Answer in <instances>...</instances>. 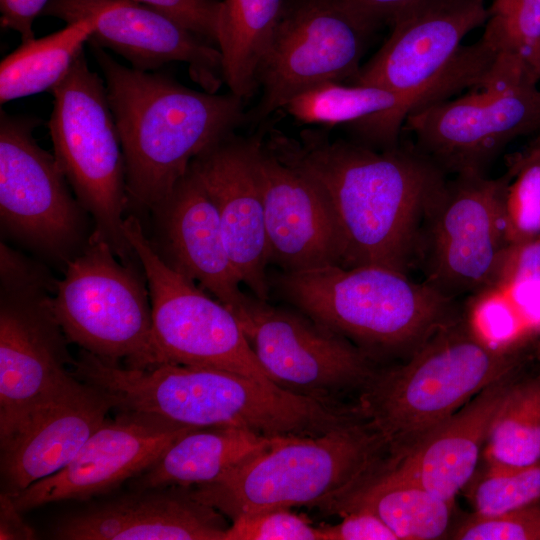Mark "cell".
<instances>
[{
  "mask_svg": "<svg viewBox=\"0 0 540 540\" xmlns=\"http://www.w3.org/2000/svg\"><path fill=\"white\" fill-rule=\"evenodd\" d=\"M282 162L320 191L338 225L343 267L377 265L407 274L417 262L427 212L446 173L416 146L383 148L331 140L321 130L263 138Z\"/></svg>",
  "mask_w": 540,
  "mask_h": 540,
  "instance_id": "6da1fadb",
  "label": "cell"
},
{
  "mask_svg": "<svg viewBox=\"0 0 540 540\" xmlns=\"http://www.w3.org/2000/svg\"><path fill=\"white\" fill-rule=\"evenodd\" d=\"M77 375L111 392L117 411L151 414L182 426L234 427L269 438L318 436L357 417L354 407L215 368L162 363L135 369L86 353Z\"/></svg>",
  "mask_w": 540,
  "mask_h": 540,
  "instance_id": "7a4b0ae2",
  "label": "cell"
},
{
  "mask_svg": "<svg viewBox=\"0 0 540 540\" xmlns=\"http://www.w3.org/2000/svg\"><path fill=\"white\" fill-rule=\"evenodd\" d=\"M105 81L125 158L128 207L150 211L191 161L246 120L244 100L127 67L87 42Z\"/></svg>",
  "mask_w": 540,
  "mask_h": 540,
  "instance_id": "3957f363",
  "label": "cell"
},
{
  "mask_svg": "<svg viewBox=\"0 0 540 540\" xmlns=\"http://www.w3.org/2000/svg\"><path fill=\"white\" fill-rule=\"evenodd\" d=\"M525 349L495 348L457 319L441 327L398 367L377 371L356 405L402 456L480 391L522 369Z\"/></svg>",
  "mask_w": 540,
  "mask_h": 540,
  "instance_id": "277c9868",
  "label": "cell"
},
{
  "mask_svg": "<svg viewBox=\"0 0 540 540\" xmlns=\"http://www.w3.org/2000/svg\"><path fill=\"white\" fill-rule=\"evenodd\" d=\"M270 293L371 356L410 352L455 320L453 298L377 265L268 272Z\"/></svg>",
  "mask_w": 540,
  "mask_h": 540,
  "instance_id": "5b68a950",
  "label": "cell"
},
{
  "mask_svg": "<svg viewBox=\"0 0 540 540\" xmlns=\"http://www.w3.org/2000/svg\"><path fill=\"white\" fill-rule=\"evenodd\" d=\"M389 454L362 415L318 436L278 437L194 495L232 520L295 506L322 507L373 471Z\"/></svg>",
  "mask_w": 540,
  "mask_h": 540,
  "instance_id": "8992f818",
  "label": "cell"
},
{
  "mask_svg": "<svg viewBox=\"0 0 540 540\" xmlns=\"http://www.w3.org/2000/svg\"><path fill=\"white\" fill-rule=\"evenodd\" d=\"M56 282L43 264L1 242L0 445L80 383L53 307Z\"/></svg>",
  "mask_w": 540,
  "mask_h": 540,
  "instance_id": "52a82bcc",
  "label": "cell"
},
{
  "mask_svg": "<svg viewBox=\"0 0 540 540\" xmlns=\"http://www.w3.org/2000/svg\"><path fill=\"white\" fill-rule=\"evenodd\" d=\"M48 121L55 159L94 232L125 264H141L123 229L128 208L125 158L104 79L82 51L50 90Z\"/></svg>",
  "mask_w": 540,
  "mask_h": 540,
  "instance_id": "ba28073f",
  "label": "cell"
},
{
  "mask_svg": "<svg viewBox=\"0 0 540 540\" xmlns=\"http://www.w3.org/2000/svg\"><path fill=\"white\" fill-rule=\"evenodd\" d=\"M53 307L69 343L128 368L157 365L142 265L123 263L96 232L63 268Z\"/></svg>",
  "mask_w": 540,
  "mask_h": 540,
  "instance_id": "9c48e42d",
  "label": "cell"
},
{
  "mask_svg": "<svg viewBox=\"0 0 540 540\" xmlns=\"http://www.w3.org/2000/svg\"><path fill=\"white\" fill-rule=\"evenodd\" d=\"M123 229L146 276L157 365L215 368L275 385L257 360L236 316L159 257L138 216L127 215Z\"/></svg>",
  "mask_w": 540,
  "mask_h": 540,
  "instance_id": "30bf717a",
  "label": "cell"
},
{
  "mask_svg": "<svg viewBox=\"0 0 540 540\" xmlns=\"http://www.w3.org/2000/svg\"><path fill=\"white\" fill-rule=\"evenodd\" d=\"M40 121L0 110V221L16 242L61 266L87 243L88 212L54 154L40 147Z\"/></svg>",
  "mask_w": 540,
  "mask_h": 540,
  "instance_id": "8fae6325",
  "label": "cell"
},
{
  "mask_svg": "<svg viewBox=\"0 0 540 540\" xmlns=\"http://www.w3.org/2000/svg\"><path fill=\"white\" fill-rule=\"evenodd\" d=\"M374 30L346 0H286L258 69L262 95L246 120L262 121L318 83L352 80Z\"/></svg>",
  "mask_w": 540,
  "mask_h": 540,
  "instance_id": "7c38bea8",
  "label": "cell"
},
{
  "mask_svg": "<svg viewBox=\"0 0 540 540\" xmlns=\"http://www.w3.org/2000/svg\"><path fill=\"white\" fill-rule=\"evenodd\" d=\"M510 174H456L427 212L417 262L426 283L454 298L492 284L507 240L504 196Z\"/></svg>",
  "mask_w": 540,
  "mask_h": 540,
  "instance_id": "4fadbf2b",
  "label": "cell"
},
{
  "mask_svg": "<svg viewBox=\"0 0 540 540\" xmlns=\"http://www.w3.org/2000/svg\"><path fill=\"white\" fill-rule=\"evenodd\" d=\"M236 318L269 379L285 391L338 403L337 396L361 391L377 372L369 353L294 307L251 294Z\"/></svg>",
  "mask_w": 540,
  "mask_h": 540,
  "instance_id": "5bb4252c",
  "label": "cell"
},
{
  "mask_svg": "<svg viewBox=\"0 0 540 540\" xmlns=\"http://www.w3.org/2000/svg\"><path fill=\"white\" fill-rule=\"evenodd\" d=\"M528 75L426 105L403 124L445 173H481L518 137L540 130V90Z\"/></svg>",
  "mask_w": 540,
  "mask_h": 540,
  "instance_id": "9a60e30c",
  "label": "cell"
},
{
  "mask_svg": "<svg viewBox=\"0 0 540 540\" xmlns=\"http://www.w3.org/2000/svg\"><path fill=\"white\" fill-rule=\"evenodd\" d=\"M193 429L151 414L118 410L63 469L11 497L23 513L49 503L106 496L151 467Z\"/></svg>",
  "mask_w": 540,
  "mask_h": 540,
  "instance_id": "2e32d148",
  "label": "cell"
},
{
  "mask_svg": "<svg viewBox=\"0 0 540 540\" xmlns=\"http://www.w3.org/2000/svg\"><path fill=\"white\" fill-rule=\"evenodd\" d=\"M41 16L66 24L91 18L94 31L88 42L117 53L134 69L156 72L181 62L205 91L216 93L224 82L217 46L136 0H51Z\"/></svg>",
  "mask_w": 540,
  "mask_h": 540,
  "instance_id": "e0dca14e",
  "label": "cell"
},
{
  "mask_svg": "<svg viewBox=\"0 0 540 540\" xmlns=\"http://www.w3.org/2000/svg\"><path fill=\"white\" fill-rule=\"evenodd\" d=\"M66 514L51 527L59 540H225V515L191 487L129 488Z\"/></svg>",
  "mask_w": 540,
  "mask_h": 540,
  "instance_id": "ac0fdd59",
  "label": "cell"
},
{
  "mask_svg": "<svg viewBox=\"0 0 540 540\" xmlns=\"http://www.w3.org/2000/svg\"><path fill=\"white\" fill-rule=\"evenodd\" d=\"M262 137L232 132L190 163L213 202L224 240L242 282L251 294L269 301L268 246L264 205L255 167Z\"/></svg>",
  "mask_w": 540,
  "mask_h": 540,
  "instance_id": "d6986e66",
  "label": "cell"
},
{
  "mask_svg": "<svg viewBox=\"0 0 540 540\" xmlns=\"http://www.w3.org/2000/svg\"><path fill=\"white\" fill-rule=\"evenodd\" d=\"M149 212L148 239L159 257L239 316L251 295L241 289L217 210L193 171L188 168Z\"/></svg>",
  "mask_w": 540,
  "mask_h": 540,
  "instance_id": "ffe728a7",
  "label": "cell"
},
{
  "mask_svg": "<svg viewBox=\"0 0 540 540\" xmlns=\"http://www.w3.org/2000/svg\"><path fill=\"white\" fill-rule=\"evenodd\" d=\"M264 205L269 264L299 272L344 264L336 220L317 187L264 144L255 154Z\"/></svg>",
  "mask_w": 540,
  "mask_h": 540,
  "instance_id": "44dd1931",
  "label": "cell"
},
{
  "mask_svg": "<svg viewBox=\"0 0 540 540\" xmlns=\"http://www.w3.org/2000/svg\"><path fill=\"white\" fill-rule=\"evenodd\" d=\"M486 0H436L397 20L377 53L351 80L413 94L437 81L462 40L487 20Z\"/></svg>",
  "mask_w": 540,
  "mask_h": 540,
  "instance_id": "7402d4cb",
  "label": "cell"
},
{
  "mask_svg": "<svg viewBox=\"0 0 540 540\" xmlns=\"http://www.w3.org/2000/svg\"><path fill=\"white\" fill-rule=\"evenodd\" d=\"M116 408L111 392L80 380L0 445L2 492L14 496L63 469Z\"/></svg>",
  "mask_w": 540,
  "mask_h": 540,
  "instance_id": "603a6c76",
  "label": "cell"
},
{
  "mask_svg": "<svg viewBox=\"0 0 540 540\" xmlns=\"http://www.w3.org/2000/svg\"><path fill=\"white\" fill-rule=\"evenodd\" d=\"M520 370L488 385L412 450L388 455L389 461L437 497L454 503L477 471L492 420Z\"/></svg>",
  "mask_w": 540,
  "mask_h": 540,
  "instance_id": "cb8c5ba5",
  "label": "cell"
},
{
  "mask_svg": "<svg viewBox=\"0 0 540 540\" xmlns=\"http://www.w3.org/2000/svg\"><path fill=\"white\" fill-rule=\"evenodd\" d=\"M452 502L443 500L384 460L358 483L319 509L343 516L366 510L381 519L397 540L447 538Z\"/></svg>",
  "mask_w": 540,
  "mask_h": 540,
  "instance_id": "d4e9b609",
  "label": "cell"
},
{
  "mask_svg": "<svg viewBox=\"0 0 540 540\" xmlns=\"http://www.w3.org/2000/svg\"><path fill=\"white\" fill-rule=\"evenodd\" d=\"M276 438L234 427L196 428L173 442L151 467L131 479L128 487L212 483L269 447Z\"/></svg>",
  "mask_w": 540,
  "mask_h": 540,
  "instance_id": "484cf974",
  "label": "cell"
},
{
  "mask_svg": "<svg viewBox=\"0 0 540 540\" xmlns=\"http://www.w3.org/2000/svg\"><path fill=\"white\" fill-rule=\"evenodd\" d=\"M286 0H222L217 47L230 92L249 98L258 88L257 73Z\"/></svg>",
  "mask_w": 540,
  "mask_h": 540,
  "instance_id": "4316f807",
  "label": "cell"
},
{
  "mask_svg": "<svg viewBox=\"0 0 540 540\" xmlns=\"http://www.w3.org/2000/svg\"><path fill=\"white\" fill-rule=\"evenodd\" d=\"M94 31L84 18L52 34L21 42L0 64V103L53 89L67 74Z\"/></svg>",
  "mask_w": 540,
  "mask_h": 540,
  "instance_id": "83f0119b",
  "label": "cell"
},
{
  "mask_svg": "<svg viewBox=\"0 0 540 540\" xmlns=\"http://www.w3.org/2000/svg\"><path fill=\"white\" fill-rule=\"evenodd\" d=\"M486 464L525 467L540 463V371L513 378L492 420Z\"/></svg>",
  "mask_w": 540,
  "mask_h": 540,
  "instance_id": "f1b7e54d",
  "label": "cell"
},
{
  "mask_svg": "<svg viewBox=\"0 0 540 540\" xmlns=\"http://www.w3.org/2000/svg\"><path fill=\"white\" fill-rule=\"evenodd\" d=\"M507 171L510 180L503 205L507 243L540 236V136L507 157Z\"/></svg>",
  "mask_w": 540,
  "mask_h": 540,
  "instance_id": "f546056e",
  "label": "cell"
},
{
  "mask_svg": "<svg viewBox=\"0 0 540 540\" xmlns=\"http://www.w3.org/2000/svg\"><path fill=\"white\" fill-rule=\"evenodd\" d=\"M474 513L494 515L540 500V463L513 467L486 464L466 485ZM464 488V489H465Z\"/></svg>",
  "mask_w": 540,
  "mask_h": 540,
  "instance_id": "4dcf8cb0",
  "label": "cell"
},
{
  "mask_svg": "<svg viewBox=\"0 0 540 540\" xmlns=\"http://www.w3.org/2000/svg\"><path fill=\"white\" fill-rule=\"evenodd\" d=\"M487 13L481 40L495 55L515 56L528 65L540 43V0H490Z\"/></svg>",
  "mask_w": 540,
  "mask_h": 540,
  "instance_id": "1f68e13d",
  "label": "cell"
},
{
  "mask_svg": "<svg viewBox=\"0 0 540 540\" xmlns=\"http://www.w3.org/2000/svg\"><path fill=\"white\" fill-rule=\"evenodd\" d=\"M456 540H540V500L494 515L473 513L448 534Z\"/></svg>",
  "mask_w": 540,
  "mask_h": 540,
  "instance_id": "d6a6232c",
  "label": "cell"
},
{
  "mask_svg": "<svg viewBox=\"0 0 540 540\" xmlns=\"http://www.w3.org/2000/svg\"><path fill=\"white\" fill-rule=\"evenodd\" d=\"M225 540H322V537L319 527L290 508H275L232 520Z\"/></svg>",
  "mask_w": 540,
  "mask_h": 540,
  "instance_id": "836d02e7",
  "label": "cell"
},
{
  "mask_svg": "<svg viewBox=\"0 0 540 540\" xmlns=\"http://www.w3.org/2000/svg\"><path fill=\"white\" fill-rule=\"evenodd\" d=\"M148 5L186 29L217 46L221 1L218 0H136Z\"/></svg>",
  "mask_w": 540,
  "mask_h": 540,
  "instance_id": "e575fe53",
  "label": "cell"
},
{
  "mask_svg": "<svg viewBox=\"0 0 540 540\" xmlns=\"http://www.w3.org/2000/svg\"><path fill=\"white\" fill-rule=\"evenodd\" d=\"M521 281L540 282V236L508 243L492 284Z\"/></svg>",
  "mask_w": 540,
  "mask_h": 540,
  "instance_id": "d590c367",
  "label": "cell"
},
{
  "mask_svg": "<svg viewBox=\"0 0 540 540\" xmlns=\"http://www.w3.org/2000/svg\"><path fill=\"white\" fill-rule=\"evenodd\" d=\"M342 517L337 524L319 526L322 540H397L390 528L369 511H352Z\"/></svg>",
  "mask_w": 540,
  "mask_h": 540,
  "instance_id": "8d00e7d4",
  "label": "cell"
},
{
  "mask_svg": "<svg viewBox=\"0 0 540 540\" xmlns=\"http://www.w3.org/2000/svg\"><path fill=\"white\" fill-rule=\"evenodd\" d=\"M436 0H346L350 7L375 29L397 20Z\"/></svg>",
  "mask_w": 540,
  "mask_h": 540,
  "instance_id": "74e56055",
  "label": "cell"
},
{
  "mask_svg": "<svg viewBox=\"0 0 540 540\" xmlns=\"http://www.w3.org/2000/svg\"><path fill=\"white\" fill-rule=\"evenodd\" d=\"M51 0H0V23L3 28L16 31L21 42L35 38L33 22L41 16Z\"/></svg>",
  "mask_w": 540,
  "mask_h": 540,
  "instance_id": "f35d334b",
  "label": "cell"
},
{
  "mask_svg": "<svg viewBox=\"0 0 540 540\" xmlns=\"http://www.w3.org/2000/svg\"><path fill=\"white\" fill-rule=\"evenodd\" d=\"M12 497L4 492L0 494V539L31 540L36 538L34 529L21 516Z\"/></svg>",
  "mask_w": 540,
  "mask_h": 540,
  "instance_id": "ab89813d",
  "label": "cell"
},
{
  "mask_svg": "<svg viewBox=\"0 0 540 540\" xmlns=\"http://www.w3.org/2000/svg\"><path fill=\"white\" fill-rule=\"evenodd\" d=\"M528 66L530 70L532 71V73L535 75V77L539 80L540 79V43L538 44L533 55L531 56Z\"/></svg>",
  "mask_w": 540,
  "mask_h": 540,
  "instance_id": "60d3db41",
  "label": "cell"
}]
</instances>
